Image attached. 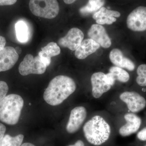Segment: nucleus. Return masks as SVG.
<instances>
[{"instance_id":"1","label":"nucleus","mask_w":146,"mask_h":146,"mask_svg":"<svg viewBox=\"0 0 146 146\" xmlns=\"http://www.w3.org/2000/svg\"><path fill=\"white\" fill-rule=\"evenodd\" d=\"M76 88L73 79L68 76H58L51 80L45 90L44 100L50 105H58L74 93Z\"/></svg>"},{"instance_id":"2","label":"nucleus","mask_w":146,"mask_h":146,"mask_svg":"<svg viewBox=\"0 0 146 146\" xmlns=\"http://www.w3.org/2000/svg\"><path fill=\"white\" fill-rule=\"evenodd\" d=\"M84 136L92 145L99 146L108 140L111 133L109 124L102 117L96 115L86 123L83 127Z\"/></svg>"},{"instance_id":"3","label":"nucleus","mask_w":146,"mask_h":146,"mask_svg":"<svg viewBox=\"0 0 146 146\" xmlns=\"http://www.w3.org/2000/svg\"><path fill=\"white\" fill-rule=\"evenodd\" d=\"M23 106V100L19 95L6 96L0 102V121L9 125L16 124Z\"/></svg>"},{"instance_id":"4","label":"nucleus","mask_w":146,"mask_h":146,"mask_svg":"<svg viewBox=\"0 0 146 146\" xmlns=\"http://www.w3.org/2000/svg\"><path fill=\"white\" fill-rule=\"evenodd\" d=\"M29 7L35 16L46 19L56 18L59 12L57 0H30Z\"/></svg>"},{"instance_id":"5","label":"nucleus","mask_w":146,"mask_h":146,"mask_svg":"<svg viewBox=\"0 0 146 146\" xmlns=\"http://www.w3.org/2000/svg\"><path fill=\"white\" fill-rule=\"evenodd\" d=\"M47 66L39 55L33 57L32 55L28 54L19 66V73L21 75L31 74H42L46 72Z\"/></svg>"},{"instance_id":"6","label":"nucleus","mask_w":146,"mask_h":146,"mask_svg":"<svg viewBox=\"0 0 146 146\" xmlns=\"http://www.w3.org/2000/svg\"><path fill=\"white\" fill-rule=\"evenodd\" d=\"M127 25L134 31L146 30V7L139 6L131 11L128 16Z\"/></svg>"},{"instance_id":"7","label":"nucleus","mask_w":146,"mask_h":146,"mask_svg":"<svg viewBox=\"0 0 146 146\" xmlns=\"http://www.w3.org/2000/svg\"><path fill=\"white\" fill-rule=\"evenodd\" d=\"M120 99L125 103L128 108L132 112H139L146 106L145 98L136 92L125 91L120 95Z\"/></svg>"},{"instance_id":"8","label":"nucleus","mask_w":146,"mask_h":146,"mask_svg":"<svg viewBox=\"0 0 146 146\" xmlns=\"http://www.w3.org/2000/svg\"><path fill=\"white\" fill-rule=\"evenodd\" d=\"M84 36L81 30L77 28H73L65 36L59 39L58 44L60 46L68 48L71 50H76L83 41Z\"/></svg>"},{"instance_id":"9","label":"nucleus","mask_w":146,"mask_h":146,"mask_svg":"<svg viewBox=\"0 0 146 146\" xmlns=\"http://www.w3.org/2000/svg\"><path fill=\"white\" fill-rule=\"evenodd\" d=\"M86 108L83 106H78L72 110L66 125L68 133H74L78 131L86 119Z\"/></svg>"},{"instance_id":"10","label":"nucleus","mask_w":146,"mask_h":146,"mask_svg":"<svg viewBox=\"0 0 146 146\" xmlns=\"http://www.w3.org/2000/svg\"><path fill=\"white\" fill-rule=\"evenodd\" d=\"M19 58V55L15 48L5 47L0 51V72L9 70L11 69Z\"/></svg>"},{"instance_id":"11","label":"nucleus","mask_w":146,"mask_h":146,"mask_svg":"<svg viewBox=\"0 0 146 146\" xmlns=\"http://www.w3.org/2000/svg\"><path fill=\"white\" fill-rule=\"evenodd\" d=\"M88 36L94 40L100 46L108 48L111 46V41L106 30L102 26L94 24L91 26L88 32Z\"/></svg>"},{"instance_id":"12","label":"nucleus","mask_w":146,"mask_h":146,"mask_svg":"<svg viewBox=\"0 0 146 146\" xmlns=\"http://www.w3.org/2000/svg\"><path fill=\"white\" fill-rule=\"evenodd\" d=\"M105 74L102 72L94 73L91 76L92 95L95 98H100L103 94L111 89V86L105 81Z\"/></svg>"},{"instance_id":"13","label":"nucleus","mask_w":146,"mask_h":146,"mask_svg":"<svg viewBox=\"0 0 146 146\" xmlns=\"http://www.w3.org/2000/svg\"><path fill=\"white\" fill-rule=\"evenodd\" d=\"M126 123L120 128L119 133L121 136L125 137L135 133L141 126V118L133 113H127L124 115Z\"/></svg>"},{"instance_id":"14","label":"nucleus","mask_w":146,"mask_h":146,"mask_svg":"<svg viewBox=\"0 0 146 146\" xmlns=\"http://www.w3.org/2000/svg\"><path fill=\"white\" fill-rule=\"evenodd\" d=\"M100 47V45L91 39L83 40L75 50V56L79 59H84L96 52Z\"/></svg>"},{"instance_id":"15","label":"nucleus","mask_w":146,"mask_h":146,"mask_svg":"<svg viewBox=\"0 0 146 146\" xmlns=\"http://www.w3.org/2000/svg\"><path fill=\"white\" fill-rule=\"evenodd\" d=\"M109 57L111 62L117 67L125 68L130 71L135 69V66L133 62L125 57L121 51L119 49L112 50L110 53Z\"/></svg>"},{"instance_id":"16","label":"nucleus","mask_w":146,"mask_h":146,"mask_svg":"<svg viewBox=\"0 0 146 146\" xmlns=\"http://www.w3.org/2000/svg\"><path fill=\"white\" fill-rule=\"evenodd\" d=\"M60 47L56 43L51 42L46 46L42 48V50L39 52L38 55L47 67L50 65L51 58L60 54Z\"/></svg>"},{"instance_id":"17","label":"nucleus","mask_w":146,"mask_h":146,"mask_svg":"<svg viewBox=\"0 0 146 146\" xmlns=\"http://www.w3.org/2000/svg\"><path fill=\"white\" fill-rule=\"evenodd\" d=\"M16 37L19 42L25 43L29 39L30 32L29 27L25 21L20 20L15 25Z\"/></svg>"},{"instance_id":"18","label":"nucleus","mask_w":146,"mask_h":146,"mask_svg":"<svg viewBox=\"0 0 146 146\" xmlns=\"http://www.w3.org/2000/svg\"><path fill=\"white\" fill-rule=\"evenodd\" d=\"M105 4V0H89L88 3L80 9L82 15H89L99 10Z\"/></svg>"},{"instance_id":"19","label":"nucleus","mask_w":146,"mask_h":146,"mask_svg":"<svg viewBox=\"0 0 146 146\" xmlns=\"http://www.w3.org/2000/svg\"><path fill=\"white\" fill-rule=\"evenodd\" d=\"M109 72H111L115 76L116 80L121 82H127L129 79L128 73L122 68L117 66H113L109 69Z\"/></svg>"},{"instance_id":"20","label":"nucleus","mask_w":146,"mask_h":146,"mask_svg":"<svg viewBox=\"0 0 146 146\" xmlns=\"http://www.w3.org/2000/svg\"><path fill=\"white\" fill-rule=\"evenodd\" d=\"M121 16V13L116 11L109 10L106 7H102L99 10L94 13L93 18L95 20H98L106 17H113L119 18Z\"/></svg>"},{"instance_id":"21","label":"nucleus","mask_w":146,"mask_h":146,"mask_svg":"<svg viewBox=\"0 0 146 146\" xmlns=\"http://www.w3.org/2000/svg\"><path fill=\"white\" fill-rule=\"evenodd\" d=\"M138 76L136 78V82L140 86H146V65L142 64L138 67L137 70Z\"/></svg>"},{"instance_id":"22","label":"nucleus","mask_w":146,"mask_h":146,"mask_svg":"<svg viewBox=\"0 0 146 146\" xmlns=\"http://www.w3.org/2000/svg\"><path fill=\"white\" fill-rule=\"evenodd\" d=\"M9 87L6 82L0 81V102L6 96Z\"/></svg>"},{"instance_id":"23","label":"nucleus","mask_w":146,"mask_h":146,"mask_svg":"<svg viewBox=\"0 0 146 146\" xmlns=\"http://www.w3.org/2000/svg\"><path fill=\"white\" fill-rule=\"evenodd\" d=\"M117 21V19L115 17H106L96 20L97 23L98 25H111L114 22Z\"/></svg>"},{"instance_id":"24","label":"nucleus","mask_w":146,"mask_h":146,"mask_svg":"<svg viewBox=\"0 0 146 146\" xmlns=\"http://www.w3.org/2000/svg\"><path fill=\"white\" fill-rule=\"evenodd\" d=\"M24 138V135L22 134H19L15 137H11V146H21Z\"/></svg>"},{"instance_id":"25","label":"nucleus","mask_w":146,"mask_h":146,"mask_svg":"<svg viewBox=\"0 0 146 146\" xmlns=\"http://www.w3.org/2000/svg\"><path fill=\"white\" fill-rule=\"evenodd\" d=\"M105 80L106 83L111 86H113L115 84V80H116L115 76L111 72L105 74Z\"/></svg>"},{"instance_id":"26","label":"nucleus","mask_w":146,"mask_h":146,"mask_svg":"<svg viewBox=\"0 0 146 146\" xmlns=\"http://www.w3.org/2000/svg\"><path fill=\"white\" fill-rule=\"evenodd\" d=\"M11 136L8 134L5 135L2 141L1 146H11Z\"/></svg>"},{"instance_id":"27","label":"nucleus","mask_w":146,"mask_h":146,"mask_svg":"<svg viewBox=\"0 0 146 146\" xmlns=\"http://www.w3.org/2000/svg\"><path fill=\"white\" fill-rule=\"evenodd\" d=\"M137 138L142 141H146V127L144 128L137 134Z\"/></svg>"},{"instance_id":"28","label":"nucleus","mask_w":146,"mask_h":146,"mask_svg":"<svg viewBox=\"0 0 146 146\" xmlns=\"http://www.w3.org/2000/svg\"><path fill=\"white\" fill-rule=\"evenodd\" d=\"M17 0H0V6L13 5Z\"/></svg>"},{"instance_id":"29","label":"nucleus","mask_w":146,"mask_h":146,"mask_svg":"<svg viewBox=\"0 0 146 146\" xmlns=\"http://www.w3.org/2000/svg\"><path fill=\"white\" fill-rule=\"evenodd\" d=\"M6 129V128L5 126L1 123H0V146H1L3 138L5 136Z\"/></svg>"},{"instance_id":"30","label":"nucleus","mask_w":146,"mask_h":146,"mask_svg":"<svg viewBox=\"0 0 146 146\" xmlns=\"http://www.w3.org/2000/svg\"><path fill=\"white\" fill-rule=\"evenodd\" d=\"M6 41L5 38L0 35V51L3 49L5 47Z\"/></svg>"},{"instance_id":"31","label":"nucleus","mask_w":146,"mask_h":146,"mask_svg":"<svg viewBox=\"0 0 146 146\" xmlns=\"http://www.w3.org/2000/svg\"><path fill=\"white\" fill-rule=\"evenodd\" d=\"M68 146H85L83 142L81 140H78L76 142L74 145H70Z\"/></svg>"},{"instance_id":"32","label":"nucleus","mask_w":146,"mask_h":146,"mask_svg":"<svg viewBox=\"0 0 146 146\" xmlns=\"http://www.w3.org/2000/svg\"><path fill=\"white\" fill-rule=\"evenodd\" d=\"M76 0H63L64 3L66 4H71L75 2Z\"/></svg>"},{"instance_id":"33","label":"nucleus","mask_w":146,"mask_h":146,"mask_svg":"<svg viewBox=\"0 0 146 146\" xmlns=\"http://www.w3.org/2000/svg\"><path fill=\"white\" fill-rule=\"evenodd\" d=\"M15 50H16V52L18 55L21 54V52H22V50L21 48L19 47H17L15 48Z\"/></svg>"},{"instance_id":"34","label":"nucleus","mask_w":146,"mask_h":146,"mask_svg":"<svg viewBox=\"0 0 146 146\" xmlns=\"http://www.w3.org/2000/svg\"><path fill=\"white\" fill-rule=\"evenodd\" d=\"M21 146H35L33 144L31 143H25L21 145Z\"/></svg>"},{"instance_id":"35","label":"nucleus","mask_w":146,"mask_h":146,"mask_svg":"<svg viewBox=\"0 0 146 146\" xmlns=\"http://www.w3.org/2000/svg\"><path fill=\"white\" fill-rule=\"evenodd\" d=\"M29 105L30 106L31 105V103H30L29 104Z\"/></svg>"},{"instance_id":"36","label":"nucleus","mask_w":146,"mask_h":146,"mask_svg":"<svg viewBox=\"0 0 146 146\" xmlns=\"http://www.w3.org/2000/svg\"><path fill=\"white\" fill-rule=\"evenodd\" d=\"M145 146H146V145H145Z\"/></svg>"}]
</instances>
